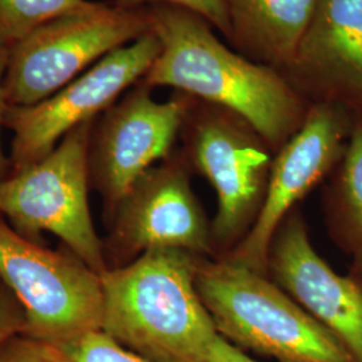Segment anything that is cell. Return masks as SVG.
<instances>
[{
	"mask_svg": "<svg viewBox=\"0 0 362 362\" xmlns=\"http://www.w3.org/2000/svg\"><path fill=\"white\" fill-rule=\"evenodd\" d=\"M145 11L160 54L143 83L173 88L233 112L275 152L300 129L310 106L281 71L231 52L192 11L169 4Z\"/></svg>",
	"mask_w": 362,
	"mask_h": 362,
	"instance_id": "6da1fadb",
	"label": "cell"
},
{
	"mask_svg": "<svg viewBox=\"0 0 362 362\" xmlns=\"http://www.w3.org/2000/svg\"><path fill=\"white\" fill-rule=\"evenodd\" d=\"M196 288L216 332L276 362H354L342 344L267 275L226 258H200Z\"/></svg>",
	"mask_w": 362,
	"mask_h": 362,
	"instance_id": "3957f363",
	"label": "cell"
},
{
	"mask_svg": "<svg viewBox=\"0 0 362 362\" xmlns=\"http://www.w3.org/2000/svg\"><path fill=\"white\" fill-rule=\"evenodd\" d=\"M8 54H10V47L0 42V180H3L11 173L10 157L6 156L1 145V127H4V116L8 106L7 98H6V90H4V77H6V70L8 64Z\"/></svg>",
	"mask_w": 362,
	"mask_h": 362,
	"instance_id": "44dd1931",
	"label": "cell"
},
{
	"mask_svg": "<svg viewBox=\"0 0 362 362\" xmlns=\"http://www.w3.org/2000/svg\"><path fill=\"white\" fill-rule=\"evenodd\" d=\"M353 122L332 103H315L300 129L276 152L258 219L246 238L223 258L267 275L274 235L286 216L339 164Z\"/></svg>",
	"mask_w": 362,
	"mask_h": 362,
	"instance_id": "8fae6325",
	"label": "cell"
},
{
	"mask_svg": "<svg viewBox=\"0 0 362 362\" xmlns=\"http://www.w3.org/2000/svg\"><path fill=\"white\" fill-rule=\"evenodd\" d=\"M141 81L94 124L89 145L90 185L109 216L122 196L156 163L172 156L194 98L156 101Z\"/></svg>",
	"mask_w": 362,
	"mask_h": 362,
	"instance_id": "30bf717a",
	"label": "cell"
},
{
	"mask_svg": "<svg viewBox=\"0 0 362 362\" xmlns=\"http://www.w3.org/2000/svg\"><path fill=\"white\" fill-rule=\"evenodd\" d=\"M182 129L187 130L184 158L216 194L211 233L214 258H223L258 219L270 180L272 149L243 118L215 105L194 109V104Z\"/></svg>",
	"mask_w": 362,
	"mask_h": 362,
	"instance_id": "5b68a950",
	"label": "cell"
},
{
	"mask_svg": "<svg viewBox=\"0 0 362 362\" xmlns=\"http://www.w3.org/2000/svg\"><path fill=\"white\" fill-rule=\"evenodd\" d=\"M324 209L333 242L351 259L350 276L362 284V118L353 122L345 153L326 188Z\"/></svg>",
	"mask_w": 362,
	"mask_h": 362,
	"instance_id": "9a60e30c",
	"label": "cell"
},
{
	"mask_svg": "<svg viewBox=\"0 0 362 362\" xmlns=\"http://www.w3.org/2000/svg\"><path fill=\"white\" fill-rule=\"evenodd\" d=\"M285 73L300 94L318 91L362 109V0H320Z\"/></svg>",
	"mask_w": 362,
	"mask_h": 362,
	"instance_id": "4fadbf2b",
	"label": "cell"
},
{
	"mask_svg": "<svg viewBox=\"0 0 362 362\" xmlns=\"http://www.w3.org/2000/svg\"><path fill=\"white\" fill-rule=\"evenodd\" d=\"M0 281L26 313V336L57 342L103 327V286L73 252L52 251L0 215Z\"/></svg>",
	"mask_w": 362,
	"mask_h": 362,
	"instance_id": "8992f818",
	"label": "cell"
},
{
	"mask_svg": "<svg viewBox=\"0 0 362 362\" xmlns=\"http://www.w3.org/2000/svg\"><path fill=\"white\" fill-rule=\"evenodd\" d=\"M0 362H52L37 339L19 334L0 345Z\"/></svg>",
	"mask_w": 362,
	"mask_h": 362,
	"instance_id": "ffe728a7",
	"label": "cell"
},
{
	"mask_svg": "<svg viewBox=\"0 0 362 362\" xmlns=\"http://www.w3.org/2000/svg\"><path fill=\"white\" fill-rule=\"evenodd\" d=\"M107 218V269L129 264L155 250L214 257L211 221L192 189L191 168L182 155L148 169Z\"/></svg>",
	"mask_w": 362,
	"mask_h": 362,
	"instance_id": "ba28073f",
	"label": "cell"
},
{
	"mask_svg": "<svg viewBox=\"0 0 362 362\" xmlns=\"http://www.w3.org/2000/svg\"><path fill=\"white\" fill-rule=\"evenodd\" d=\"M200 257L155 250L103 272L101 330L153 362H206L219 336L196 288Z\"/></svg>",
	"mask_w": 362,
	"mask_h": 362,
	"instance_id": "7a4b0ae2",
	"label": "cell"
},
{
	"mask_svg": "<svg viewBox=\"0 0 362 362\" xmlns=\"http://www.w3.org/2000/svg\"><path fill=\"white\" fill-rule=\"evenodd\" d=\"M152 4H169L192 11L231 40V23L226 0H115L116 7L125 10H139Z\"/></svg>",
	"mask_w": 362,
	"mask_h": 362,
	"instance_id": "ac0fdd59",
	"label": "cell"
},
{
	"mask_svg": "<svg viewBox=\"0 0 362 362\" xmlns=\"http://www.w3.org/2000/svg\"><path fill=\"white\" fill-rule=\"evenodd\" d=\"M267 276L325 326L362 362V284L337 274L311 245L300 208H294L274 235Z\"/></svg>",
	"mask_w": 362,
	"mask_h": 362,
	"instance_id": "7c38bea8",
	"label": "cell"
},
{
	"mask_svg": "<svg viewBox=\"0 0 362 362\" xmlns=\"http://www.w3.org/2000/svg\"><path fill=\"white\" fill-rule=\"evenodd\" d=\"M26 332V313L10 288L0 281V345Z\"/></svg>",
	"mask_w": 362,
	"mask_h": 362,
	"instance_id": "d6986e66",
	"label": "cell"
},
{
	"mask_svg": "<svg viewBox=\"0 0 362 362\" xmlns=\"http://www.w3.org/2000/svg\"><path fill=\"white\" fill-rule=\"evenodd\" d=\"M160 54L149 30L129 45L105 55L83 74L31 106H7L4 127L13 132L11 172L27 168L49 155L67 133L95 121L117 98L139 83Z\"/></svg>",
	"mask_w": 362,
	"mask_h": 362,
	"instance_id": "9c48e42d",
	"label": "cell"
},
{
	"mask_svg": "<svg viewBox=\"0 0 362 362\" xmlns=\"http://www.w3.org/2000/svg\"><path fill=\"white\" fill-rule=\"evenodd\" d=\"M95 121L67 133L52 152L0 180V215L18 233L40 243L57 236L97 274L107 270L89 203V145Z\"/></svg>",
	"mask_w": 362,
	"mask_h": 362,
	"instance_id": "277c9868",
	"label": "cell"
},
{
	"mask_svg": "<svg viewBox=\"0 0 362 362\" xmlns=\"http://www.w3.org/2000/svg\"><path fill=\"white\" fill-rule=\"evenodd\" d=\"M104 4L90 0H0V42L11 49L52 21L91 13Z\"/></svg>",
	"mask_w": 362,
	"mask_h": 362,
	"instance_id": "2e32d148",
	"label": "cell"
},
{
	"mask_svg": "<svg viewBox=\"0 0 362 362\" xmlns=\"http://www.w3.org/2000/svg\"><path fill=\"white\" fill-rule=\"evenodd\" d=\"M42 345L52 362H153L119 345L101 329Z\"/></svg>",
	"mask_w": 362,
	"mask_h": 362,
	"instance_id": "e0dca14e",
	"label": "cell"
},
{
	"mask_svg": "<svg viewBox=\"0 0 362 362\" xmlns=\"http://www.w3.org/2000/svg\"><path fill=\"white\" fill-rule=\"evenodd\" d=\"M320 0H226L231 42L263 65L285 73L310 26Z\"/></svg>",
	"mask_w": 362,
	"mask_h": 362,
	"instance_id": "5bb4252c",
	"label": "cell"
},
{
	"mask_svg": "<svg viewBox=\"0 0 362 362\" xmlns=\"http://www.w3.org/2000/svg\"><path fill=\"white\" fill-rule=\"evenodd\" d=\"M206 362H259L250 357L246 351L238 349L227 342L224 338L218 336L212 342L208 351Z\"/></svg>",
	"mask_w": 362,
	"mask_h": 362,
	"instance_id": "7402d4cb",
	"label": "cell"
},
{
	"mask_svg": "<svg viewBox=\"0 0 362 362\" xmlns=\"http://www.w3.org/2000/svg\"><path fill=\"white\" fill-rule=\"evenodd\" d=\"M145 8L106 4L40 27L13 45L4 90L8 106H31L52 97L105 55L149 31Z\"/></svg>",
	"mask_w": 362,
	"mask_h": 362,
	"instance_id": "52a82bcc",
	"label": "cell"
}]
</instances>
